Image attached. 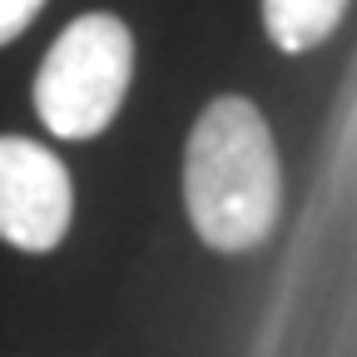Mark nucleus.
<instances>
[{
  "label": "nucleus",
  "mask_w": 357,
  "mask_h": 357,
  "mask_svg": "<svg viewBox=\"0 0 357 357\" xmlns=\"http://www.w3.org/2000/svg\"><path fill=\"white\" fill-rule=\"evenodd\" d=\"M184 204L194 234L218 253L258 248L283 208V164L273 129L253 100H213L184 149Z\"/></svg>",
  "instance_id": "f257e3e1"
},
{
  "label": "nucleus",
  "mask_w": 357,
  "mask_h": 357,
  "mask_svg": "<svg viewBox=\"0 0 357 357\" xmlns=\"http://www.w3.org/2000/svg\"><path fill=\"white\" fill-rule=\"evenodd\" d=\"M347 6L352 0H263V25L283 55H298V50L323 45L342 25Z\"/></svg>",
  "instance_id": "20e7f679"
},
{
  "label": "nucleus",
  "mask_w": 357,
  "mask_h": 357,
  "mask_svg": "<svg viewBox=\"0 0 357 357\" xmlns=\"http://www.w3.org/2000/svg\"><path fill=\"white\" fill-rule=\"evenodd\" d=\"M75 184L60 154L35 139L0 134V238L25 253H50L70 234Z\"/></svg>",
  "instance_id": "7ed1b4c3"
},
{
  "label": "nucleus",
  "mask_w": 357,
  "mask_h": 357,
  "mask_svg": "<svg viewBox=\"0 0 357 357\" xmlns=\"http://www.w3.org/2000/svg\"><path fill=\"white\" fill-rule=\"evenodd\" d=\"M134 75V35L119 15H79L60 30L40 75H35V109L45 129L60 139H95L105 134L129 95Z\"/></svg>",
  "instance_id": "f03ea898"
},
{
  "label": "nucleus",
  "mask_w": 357,
  "mask_h": 357,
  "mask_svg": "<svg viewBox=\"0 0 357 357\" xmlns=\"http://www.w3.org/2000/svg\"><path fill=\"white\" fill-rule=\"evenodd\" d=\"M40 10H45V0H0V45H10Z\"/></svg>",
  "instance_id": "39448f33"
}]
</instances>
